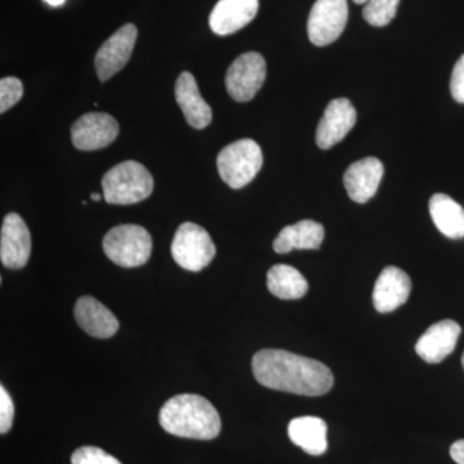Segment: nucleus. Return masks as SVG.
I'll list each match as a JSON object with an SVG mask.
<instances>
[{"mask_svg":"<svg viewBox=\"0 0 464 464\" xmlns=\"http://www.w3.org/2000/svg\"><path fill=\"white\" fill-rule=\"evenodd\" d=\"M347 20V0H316L308 16V38L317 47L332 44L343 33Z\"/></svg>","mask_w":464,"mask_h":464,"instance_id":"6e6552de","label":"nucleus"},{"mask_svg":"<svg viewBox=\"0 0 464 464\" xmlns=\"http://www.w3.org/2000/svg\"><path fill=\"white\" fill-rule=\"evenodd\" d=\"M91 199L94 201H100L102 199V197H101L100 194H97V192H93V194L91 195Z\"/></svg>","mask_w":464,"mask_h":464,"instance_id":"c756f323","label":"nucleus"},{"mask_svg":"<svg viewBox=\"0 0 464 464\" xmlns=\"http://www.w3.org/2000/svg\"><path fill=\"white\" fill-rule=\"evenodd\" d=\"M266 81V61L257 52L237 57L226 74V90L237 102H248L257 96Z\"/></svg>","mask_w":464,"mask_h":464,"instance_id":"0eeeda50","label":"nucleus"},{"mask_svg":"<svg viewBox=\"0 0 464 464\" xmlns=\"http://www.w3.org/2000/svg\"><path fill=\"white\" fill-rule=\"evenodd\" d=\"M460 333L462 328L459 324L454 320H441L424 332L415 344V351L424 362L438 364L453 353Z\"/></svg>","mask_w":464,"mask_h":464,"instance_id":"ddd939ff","label":"nucleus"},{"mask_svg":"<svg viewBox=\"0 0 464 464\" xmlns=\"http://www.w3.org/2000/svg\"><path fill=\"white\" fill-rule=\"evenodd\" d=\"M430 215L438 230L450 239L464 237V209L445 194H435L430 200Z\"/></svg>","mask_w":464,"mask_h":464,"instance_id":"412c9836","label":"nucleus"},{"mask_svg":"<svg viewBox=\"0 0 464 464\" xmlns=\"http://www.w3.org/2000/svg\"><path fill=\"white\" fill-rule=\"evenodd\" d=\"M267 288L280 299H299L306 295L308 283L297 268L288 265H276L268 270Z\"/></svg>","mask_w":464,"mask_h":464,"instance_id":"4be33fe9","label":"nucleus"},{"mask_svg":"<svg viewBox=\"0 0 464 464\" xmlns=\"http://www.w3.org/2000/svg\"><path fill=\"white\" fill-rule=\"evenodd\" d=\"M174 96L186 121L195 130H204L212 121V109L201 97L199 87L191 72H182L174 85Z\"/></svg>","mask_w":464,"mask_h":464,"instance_id":"f3484780","label":"nucleus"},{"mask_svg":"<svg viewBox=\"0 0 464 464\" xmlns=\"http://www.w3.org/2000/svg\"><path fill=\"white\" fill-rule=\"evenodd\" d=\"M44 2L48 3L52 7H58V5H63L65 0H44Z\"/></svg>","mask_w":464,"mask_h":464,"instance_id":"c85d7f7f","label":"nucleus"},{"mask_svg":"<svg viewBox=\"0 0 464 464\" xmlns=\"http://www.w3.org/2000/svg\"><path fill=\"white\" fill-rule=\"evenodd\" d=\"M356 110L347 99L333 100L316 130V143L320 149L328 150L340 143L355 127Z\"/></svg>","mask_w":464,"mask_h":464,"instance_id":"f8f14e48","label":"nucleus"},{"mask_svg":"<svg viewBox=\"0 0 464 464\" xmlns=\"http://www.w3.org/2000/svg\"><path fill=\"white\" fill-rule=\"evenodd\" d=\"M72 464H121L115 457L97 447L76 449L72 456Z\"/></svg>","mask_w":464,"mask_h":464,"instance_id":"393cba45","label":"nucleus"},{"mask_svg":"<svg viewBox=\"0 0 464 464\" xmlns=\"http://www.w3.org/2000/svg\"><path fill=\"white\" fill-rule=\"evenodd\" d=\"M258 0H219L209 17V26L217 35L239 32L255 20Z\"/></svg>","mask_w":464,"mask_h":464,"instance_id":"dca6fc26","label":"nucleus"},{"mask_svg":"<svg viewBox=\"0 0 464 464\" xmlns=\"http://www.w3.org/2000/svg\"><path fill=\"white\" fill-rule=\"evenodd\" d=\"M264 166V154L253 140H239L226 146L217 158L219 177L231 188H243L256 179Z\"/></svg>","mask_w":464,"mask_h":464,"instance_id":"20e7f679","label":"nucleus"},{"mask_svg":"<svg viewBox=\"0 0 464 464\" xmlns=\"http://www.w3.org/2000/svg\"><path fill=\"white\" fill-rule=\"evenodd\" d=\"M353 2H355L356 5H366V3H368V0H353Z\"/></svg>","mask_w":464,"mask_h":464,"instance_id":"7c9ffc66","label":"nucleus"},{"mask_svg":"<svg viewBox=\"0 0 464 464\" xmlns=\"http://www.w3.org/2000/svg\"><path fill=\"white\" fill-rule=\"evenodd\" d=\"M109 259L121 267L132 268L145 265L152 252L149 231L139 225H121L111 228L102 241Z\"/></svg>","mask_w":464,"mask_h":464,"instance_id":"39448f33","label":"nucleus"},{"mask_svg":"<svg viewBox=\"0 0 464 464\" xmlns=\"http://www.w3.org/2000/svg\"><path fill=\"white\" fill-rule=\"evenodd\" d=\"M24 85L20 79L7 76L0 81V112L5 114L23 99Z\"/></svg>","mask_w":464,"mask_h":464,"instance_id":"b1692460","label":"nucleus"},{"mask_svg":"<svg viewBox=\"0 0 464 464\" xmlns=\"http://www.w3.org/2000/svg\"><path fill=\"white\" fill-rule=\"evenodd\" d=\"M462 365H463V369H464V353H463V355H462Z\"/></svg>","mask_w":464,"mask_h":464,"instance_id":"2f4dec72","label":"nucleus"},{"mask_svg":"<svg viewBox=\"0 0 464 464\" xmlns=\"http://www.w3.org/2000/svg\"><path fill=\"white\" fill-rule=\"evenodd\" d=\"M102 190L106 203L130 206L148 199L154 190V179L141 163L123 161L103 176Z\"/></svg>","mask_w":464,"mask_h":464,"instance_id":"7ed1b4c3","label":"nucleus"},{"mask_svg":"<svg viewBox=\"0 0 464 464\" xmlns=\"http://www.w3.org/2000/svg\"><path fill=\"white\" fill-rule=\"evenodd\" d=\"M172 256L177 265L198 273L206 268L216 256V246L206 228L185 222L174 234Z\"/></svg>","mask_w":464,"mask_h":464,"instance_id":"423d86ee","label":"nucleus"},{"mask_svg":"<svg viewBox=\"0 0 464 464\" xmlns=\"http://www.w3.org/2000/svg\"><path fill=\"white\" fill-rule=\"evenodd\" d=\"M137 35V27L133 24H127L101 45L94 58V66L101 82L109 81L127 65L132 56Z\"/></svg>","mask_w":464,"mask_h":464,"instance_id":"9d476101","label":"nucleus"},{"mask_svg":"<svg viewBox=\"0 0 464 464\" xmlns=\"http://www.w3.org/2000/svg\"><path fill=\"white\" fill-rule=\"evenodd\" d=\"M252 368L262 386L295 395H325L334 383L331 369L323 362L284 350L258 351Z\"/></svg>","mask_w":464,"mask_h":464,"instance_id":"f257e3e1","label":"nucleus"},{"mask_svg":"<svg viewBox=\"0 0 464 464\" xmlns=\"http://www.w3.org/2000/svg\"><path fill=\"white\" fill-rule=\"evenodd\" d=\"M160 426L170 435L212 440L221 432V418L212 402L195 393H182L168 400L159 413Z\"/></svg>","mask_w":464,"mask_h":464,"instance_id":"f03ea898","label":"nucleus"},{"mask_svg":"<svg viewBox=\"0 0 464 464\" xmlns=\"http://www.w3.org/2000/svg\"><path fill=\"white\" fill-rule=\"evenodd\" d=\"M14 405L5 387H0V433L5 435L14 424Z\"/></svg>","mask_w":464,"mask_h":464,"instance_id":"a878e982","label":"nucleus"},{"mask_svg":"<svg viewBox=\"0 0 464 464\" xmlns=\"http://www.w3.org/2000/svg\"><path fill=\"white\" fill-rule=\"evenodd\" d=\"M324 237L325 231L322 224L313 219H304L284 227L274 241V250L279 255H285L293 249H319Z\"/></svg>","mask_w":464,"mask_h":464,"instance_id":"aec40b11","label":"nucleus"},{"mask_svg":"<svg viewBox=\"0 0 464 464\" xmlns=\"http://www.w3.org/2000/svg\"><path fill=\"white\" fill-rule=\"evenodd\" d=\"M383 172V164L377 158H365L351 164L343 176L344 188L351 199L359 204L371 200L380 188Z\"/></svg>","mask_w":464,"mask_h":464,"instance_id":"2eb2a0df","label":"nucleus"},{"mask_svg":"<svg viewBox=\"0 0 464 464\" xmlns=\"http://www.w3.org/2000/svg\"><path fill=\"white\" fill-rule=\"evenodd\" d=\"M411 292V277L401 268L389 266L383 268L373 290V304L381 314L398 310L405 304Z\"/></svg>","mask_w":464,"mask_h":464,"instance_id":"4468645a","label":"nucleus"},{"mask_svg":"<svg viewBox=\"0 0 464 464\" xmlns=\"http://www.w3.org/2000/svg\"><path fill=\"white\" fill-rule=\"evenodd\" d=\"M32 253V235L17 213H9L3 219L0 232V259L3 266L18 270L25 267Z\"/></svg>","mask_w":464,"mask_h":464,"instance_id":"9b49d317","label":"nucleus"},{"mask_svg":"<svg viewBox=\"0 0 464 464\" xmlns=\"http://www.w3.org/2000/svg\"><path fill=\"white\" fill-rule=\"evenodd\" d=\"M75 320L85 333L100 340L112 337L119 329V322L114 314L90 295L76 301Z\"/></svg>","mask_w":464,"mask_h":464,"instance_id":"a211bd4d","label":"nucleus"},{"mask_svg":"<svg viewBox=\"0 0 464 464\" xmlns=\"http://www.w3.org/2000/svg\"><path fill=\"white\" fill-rule=\"evenodd\" d=\"M328 426L319 417L295 418L290 420L288 436L293 444L297 445L310 456H322L328 450Z\"/></svg>","mask_w":464,"mask_h":464,"instance_id":"6ab92c4d","label":"nucleus"},{"mask_svg":"<svg viewBox=\"0 0 464 464\" xmlns=\"http://www.w3.org/2000/svg\"><path fill=\"white\" fill-rule=\"evenodd\" d=\"M450 456L454 462L464 464V440H458L450 448Z\"/></svg>","mask_w":464,"mask_h":464,"instance_id":"cd10ccee","label":"nucleus"},{"mask_svg":"<svg viewBox=\"0 0 464 464\" xmlns=\"http://www.w3.org/2000/svg\"><path fill=\"white\" fill-rule=\"evenodd\" d=\"M119 127L114 116L106 112H88L72 124V141L82 151L108 148L118 139Z\"/></svg>","mask_w":464,"mask_h":464,"instance_id":"1a4fd4ad","label":"nucleus"},{"mask_svg":"<svg viewBox=\"0 0 464 464\" xmlns=\"http://www.w3.org/2000/svg\"><path fill=\"white\" fill-rule=\"evenodd\" d=\"M450 92L457 102L464 103V54L457 61L450 81Z\"/></svg>","mask_w":464,"mask_h":464,"instance_id":"bb28decb","label":"nucleus"},{"mask_svg":"<svg viewBox=\"0 0 464 464\" xmlns=\"http://www.w3.org/2000/svg\"><path fill=\"white\" fill-rule=\"evenodd\" d=\"M400 0H368L362 16L372 26L383 27L389 25L398 12Z\"/></svg>","mask_w":464,"mask_h":464,"instance_id":"5701e85b","label":"nucleus"}]
</instances>
